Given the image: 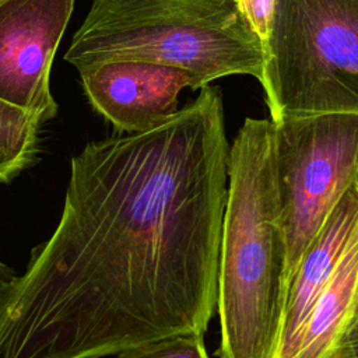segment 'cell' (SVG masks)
Listing matches in <instances>:
<instances>
[{
    "label": "cell",
    "mask_w": 358,
    "mask_h": 358,
    "mask_svg": "<svg viewBox=\"0 0 358 358\" xmlns=\"http://www.w3.org/2000/svg\"><path fill=\"white\" fill-rule=\"evenodd\" d=\"M229 144L220 91L71 157L60 220L0 289V358H103L217 310Z\"/></svg>",
    "instance_id": "6da1fadb"
},
{
    "label": "cell",
    "mask_w": 358,
    "mask_h": 358,
    "mask_svg": "<svg viewBox=\"0 0 358 358\" xmlns=\"http://www.w3.org/2000/svg\"><path fill=\"white\" fill-rule=\"evenodd\" d=\"M288 287L271 122L248 117L228 155L218 256L220 358H277Z\"/></svg>",
    "instance_id": "7a4b0ae2"
},
{
    "label": "cell",
    "mask_w": 358,
    "mask_h": 358,
    "mask_svg": "<svg viewBox=\"0 0 358 358\" xmlns=\"http://www.w3.org/2000/svg\"><path fill=\"white\" fill-rule=\"evenodd\" d=\"M64 60L78 71L110 60L168 64L204 85L234 74L260 81L263 43L238 0H94Z\"/></svg>",
    "instance_id": "3957f363"
},
{
    "label": "cell",
    "mask_w": 358,
    "mask_h": 358,
    "mask_svg": "<svg viewBox=\"0 0 358 358\" xmlns=\"http://www.w3.org/2000/svg\"><path fill=\"white\" fill-rule=\"evenodd\" d=\"M259 83L271 120L358 112V0H275Z\"/></svg>",
    "instance_id": "277c9868"
},
{
    "label": "cell",
    "mask_w": 358,
    "mask_h": 358,
    "mask_svg": "<svg viewBox=\"0 0 358 358\" xmlns=\"http://www.w3.org/2000/svg\"><path fill=\"white\" fill-rule=\"evenodd\" d=\"M270 122L291 282L306 246L358 178V112L282 116Z\"/></svg>",
    "instance_id": "5b68a950"
},
{
    "label": "cell",
    "mask_w": 358,
    "mask_h": 358,
    "mask_svg": "<svg viewBox=\"0 0 358 358\" xmlns=\"http://www.w3.org/2000/svg\"><path fill=\"white\" fill-rule=\"evenodd\" d=\"M73 7L74 0H0V99L42 123L57 115L49 76Z\"/></svg>",
    "instance_id": "8992f818"
},
{
    "label": "cell",
    "mask_w": 358,
    "mask_h": 358,
    "mask_svg": "<svg viewBox=\"0 0 358 358\" xmlns=\"http://www.w3.org/2000/svg\"><path fill=\"white\" fill-rule=\"evenodd\" d=\"M78 73L94 109L124 133L162 123L178 110L182 88L204 85L189 70L143 60H110Z\"/></svg>",
    "instance_id": "52a82bcc"
},
{
    "label": "cell",
    "mask_w": 358,
    "mask_h": 358,
    "mask_svg": "<svg viewBox=\"0 0 358 358\" xmlns=\"http://www.w3.org/2000/svg\"><path fill=\"white\" fill-rule=\"evenodd\" d=\"M358 229V178L334 204L291 278L277 358H294L305 317Z\"/></svg>",
    "instance_id": "ba28073f"
},
{
    "label": "cell",
    "mask_w": 358,
    "mask_h": 358,
    "mask_svg": "<svg viewBox=\"0 0 358 358\" xmlns=\"http://www.w3.org/2000/svg\"><path fill=\"white\" fill-rule=\"evenodd\" d=\"M358 285V229L336 270L315 298L294 358H330Z\"/></svg>",
    "instance_id": "9c48e42d"
},
{
    "label": "cell",
    "mask_w": 358,
    "mask_h": 358,
    "mask_svg": "<svg viewBox=\"0 0 358 358\" xmlns=\"http://www.w3.org/2000/svg\"><path fill=\"white\" fill-rule=\"evenodd\" d=\"M41 119L0 99V185H7L41 154Z\"/></svg>",
    "instance_id": "30bf717a"
},
{
    "label": "cell",
    "mask_w": 358,
    "mask_h": 358,
    "mask_svg": "<svg viewBox=\"0 0 358 358\" xmlns=\"http://www.w3.org/2000/svg\"><path fill=\"white\" fill-rule=\"evenodd\" d=\"M115 358H208V355L204 336L182 333L131 347Z\"/></svg>",
    "instance_id": "8fae6325"
},
{
    "label": "cell",
    "mask_w": 358,
    "mask_h": 358,
    "mask_svg": "<svg viewBox=\"0 0 358 358\" xmlns=\"http://www.w3.org/2000/svg\"><path fill=\"white\" fill-rule=\"evenodd\" d=\"M330 358H358V285Z\"/></svg>",
    "instance_id": "7c38bea8"
},
{
    "label": "cell",
    "mask_w": 358,
    "mask_h": 358,
    "mask_svg": "<svg viewBox=\"0 0 358 358\" xmlns=\"http://www.w3.org/2000/svg\"><path fill=\"white\" fill-rule=\"evenodd\" d=\"M15 275L17 271L0 260V289L6 287Z\"/></svg>",
    "instance_id": "4fadbf2b"
},
{
    "label": "cell",
    "mask_w": 358,
    "mask_h": 358,
    "mask_svg": "<svg viewBox=\"0 0 358 358\" xmlns=\"http://www.w3.org/2000/svg\"><path fill=\"white\" fill-rule=\"evenodd\" d=\"M238 1H239V0H238Z\"/></svg>",
    "instance_id": "5bb4252c"
}]
</instances>
